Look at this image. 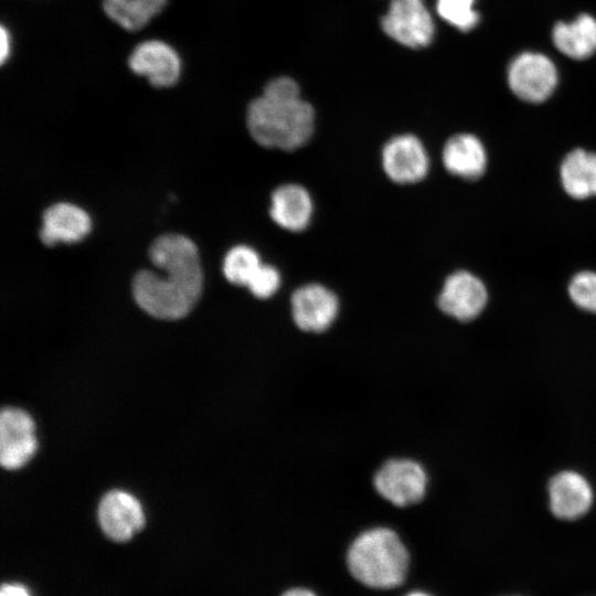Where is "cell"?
Here are the masks:
<instances>
[{
  "label": "cell",
  "instance_id": "cell-1",
  "mask_svg": "<svg viewBox=\"0 0 596 596\" xmlns=\"http://www.w3.org/2000/svg\"><path fill=\"white\" fill-rule=\"evenodd\" d=\"M152 263L163 270L136 274L132 291L136 302L160 319H180L195 305L203 287V273L195 244L187 236L167 234L150 248Z\"/></svg>",
  "mask_w": 596,
  "mask_h": 596
},
{
  "label": "cell",
  "instance_id": "cell-2",
  "mask_svg": "<svg viewBox=\"0 0 596 596\" xmlns=\"http://www.w3.org/2000/svg\"><path fill=\"white\" fill-rule=\"evenodd\" d=\"M247 128L263 147L292 151L306 145L315 129V110L302 100L289 77L270 81L247 109Z\"/></svg>",
  "mask_w": 596,
  "mask_h": 596
},
{
  "label": "cell",
  "instance_id": "cell-3",
  "mask_svg": "<svg viewBox=\"0 0 596 596\" xmlns=\"http://www.w3.org/2000/svg\"><path fill=\"white\" fill-rule=\"evenodd\" d=\"M351 575L361 584L376 589L400 586L407 574L409 555L396 532L373 528L359 534L347 553Z\"/></svg>",
  "mask_w": 596,
  "mask_h": 596
},
{
  "label": "cell",
  "instance_id": "cell-4",
  "mask_svg": "<svg viewBox=\"0 0 596 596\" xmlns=\"http://www.w3.org/2000/svg\"><path fill=\"white\" fill-rule=\"evenodd\" d=\"M507 79L511 92L529 103H542L555 91L557 68L545 54L523 52L509 64Z\"/></svg>",
  "mask_w": 596,
  "mask_h": 596
},
{
  "label": "cell",
  "instance_id": "cell-5",
  "mask_svg": "<svg viewBox=\"0 0 596 596\" xmlns=\"http://www.w3.org/2000/svg\"><path fill=\"white\" fill-rule=\"evenodd\" d=\"M374 488L386 501L396 507L419 502L426 492L427 475L415 460H387L374 476Z\"/></svg>",
  "mask_w": 596,
  "mask_h": 596
},
{
  "label": "cell",
  "instance_id": "cell-6",
  "mask_svg": "<svg viewBox=\"0 0 596 596\" xmlns=\"http://www.w3.org/2000/svg\"><path fill=\"white\" fill-rule=\"evenodd\" d=\"M381 24L390 38L411 49L428 45L434 36V22L423 0H391Z\"/></svg>",
  "mask_w": 596,
  "mask_h": 596
},
{
  "label": "cell",
  "instance_id": "cell-7",
  "mask_svg": "<svg viewBox=\"0 0 596 596\" xmlns=\"http://www.w3.org/2000/svg\"><path fill=\"white\" fill-rule=\"evenodd\" d=\"M382 166L393 182L411 184L426 177L429 160L422 141L414 135L405 134L391 138L384 145Z\"/></svg>",
  "mask_w": 596,
  "mask_h": 596
},
{
  "label": "cell",
  "instance_id": "cell-8",
  "mask_svg": "<svg viewBox=\"0 0 596 596\" xmlns=\"http://www.w3.org/2000/svg\"><path fill=\"white\" fill-rule=\"evenodd\" d=\"M35 427L31 416L8 407L0 415V461L7 469L24 466L36 450Z\"/></svg>",
  "mask_w": 596,
  "mask_h": 596
},
{
  "label": "cell",
  "instance_id": "cell-9",
  "mask_svg": "<svg viewBox=\"0 0 596 596\" xmlns=\"http://www.w3.org/2000/svg\"><path fill=\"white\" fill-rule=\"evenodd\" d=\"M291 313L296 326L307 332H322L336 320L339 300L334 292L319 284H308L291 296Z\"/></svg>",
  "mask_w": 596,
  "mask_h": 596
},
{
  "label": "cell",
  "instance_id": "cell-10",
  "mask_svg": "<svg viewBox=\"0 0 596 596\" xmlns=\"http://www.w3.org/2000/svg\"><path fill=\"white\" fill-rule=\"evenodd\" d=\"M487 299L483 283L471 273L459 270L447 277L437 302L446 315L460 321H469L479 316Z\"/></svg>",
  "mask_w": 596,
  "mask_h": 596
},
{
  "label": "cell",
  "instance_id": "cell-11",
  "mask_svg": "<svg viewBox=\"0 0 596 596\" xmlns=\"http://www.w3.org/2000/svg\"><path fill=\"white\" fill-rule=\"evenodd\" d=\"M98 520L103 532L117 542L131 539L145 524L140 502L121 490H113L104 496L98 507Z\"/></svg>",
  "mask_w": 596,
  "mask_h": 596
},
{
  "label": "cell",
  "instance_id": "cell-12",
  "mask_svg": "<svg viewBox=\"0 0 596 596\" xmlns=\"http://www.w3.org/2000/svg\"><path fill=\"white\" fill-rule=\"evenodd\" d=\"M129 66L157 87L175 84L181 71L177 52L159 40H149L137 45L129 57Z\"/></svg>",
  "mask_w": 596,
  "mask_h": 596
},
{
  "label": "cell",
  "instance_id": "cell-13",
  "mask_svg": "<svg viewBox=\"0 0 596 596\" xmlns=\"http://www.w3.org/2000/svg\"><path fill=\"white\" fill-rule=\"evenodd\" d=\"M550 508L562 520L583 517L593 502V490L588 481L574 471H563L554 476L549 486Z\"/></svg>",
  "mask_w": 596,
  "mask_h": 596
},
{
  "label": "cell",
  "instance_id": "cell-14",
  "mask_svg": "<svg viewBox=\"0 0 596 596\" xmlns=\"http://www.w3.org/2000/svg\"><path fill=\"white\" fill-rule=\"evenodd\" d=\"M89 231L91 219L84 210L71 203H57L44 212L40 238L49 246L58 242L74 243Z\"/></svg>",
  "mask_w": 596,
  "mask_h": 596
},
{
  "label": "cell",
  "instance_id": "cell-15",
  "mask_svg": "<svg viewBox=\"0 0 596 596\" xmlns=\"http://www.w3.org/2000/svg\"><path fill=\"white\" fill-rule=\"evenodd\" d=\"M269 214L285 230L304 231L312 215L310 194L299 184L280 185L272 194Z\"/></svg>",
  "mask_w": 596,
  "mask_h": 596
},
{
  "label": "cell",
  "instance_id": "cell-16",
  "mask_svg": "<svg viewBox=\"0 0 596 596\" xmlns=\"http://www.w3.org/2000/svg\"><path fill=\"white\" fill-rule=\"evenodd\" d=\"M443 162L449 173L467 180H475L480 178L486 170V149L476 136L458 134L445 143Z\"/></svg>",
  "mask_w": 596,
  "mask_h": 596
},
{
  "label": "cell",
  "instance_id": "cell-17",
  "mask_svg": "<svg viewBox=\"0 0 596 596\" xmlns=\"http://www.w3.org/2000/svg\"><path fill=\"white\" fill-rule=\"evenodd\" d=\"M554 46L573 60H586L596 52V19L582 13L572 22H557L552 30Z\"/></svg>",
  "mask_w": 596,
  "mask_h": 596
},
{
  "label": "cell",
  "instance_id": "cell-18",
  "mask_svg": "<svg viewBox=\"0 0 596 596\" xmlns=\"http://www.w3.org/2000/svg\"><path fill=\"white\" fill-rule=\"evenodd\" d=\"M561 181L566 193L575 199L596 195V153L575 149L563 160Z\"/></svg>",
  "mask_w": 596,
  "mask_h": 596
},
{
  "label": "cell",
  "instance_id": "cell-19",
  "mask_svg": "<svg viewBox=\"0 0 596 596\" xmlns=\"http://www.w3.org/2000/svg\"><path fill=\"white\" fill-rule=\"evenodd\" d=\"M164 4L166 0H103L105 13L129 31L146 25Z\"/></svg>",
  "mask_w": 596,
  "mask_h": 596
},
{
  "label": "cell",
  "instance_id": "cell-20",
  "mask_svg": "<svg viewBox=\"0 0 596 596\" xmlns=\"http://www.w3.org/2000/svg\"><path fill=\"white\" fill-rule=\"evenodd\" d=\"M260 265L256 251L245 245H238L226 254L223 262V273L230 283L247 286Z\"/></svg>",
  "mask_w": 596,
  "mask_h": 596
},
{
  "label": "cell",
  "instance_id": "cell-21",
  "mask_svg": "<svg viewBox=\"0 0 596 596\" xmlns=\"http://www.w3.org/2000/svg\"><path fill=\"white\" fill-rule=\"evenodd\" d=\"M473 4L475 0H437L436 10L446 22L462 32H468L480 21Z\"/></svg>",
  "mask_w": 596,
  "mask_h": 596
},
{
  "label": "cell",
  "instance_id": "cell-22",
  "mask_svg": "<svg viewBox=\"0 0 596 596\" xmlns=\"http://www.w3.org/2000/svg\"><path fill=\"white\" fill-rule=\"evenodd\" d=\"M568 294L576 306L596 313V273L576 274L570 283Z\"/></svg>",
  "mask_w": 596,
  "mask_h": 596
},
{
  "label": "cell",
  "instance_id": "cell-23",
  "mask_svg": "<svg viewBox=\"0 0 596 596\" xmlns=\"http://www.w3.org/2000/svg\"><path fill=\"white\" fill-rule=\"evenodd\" d=\"M280 281V274L275 267L262 264L246 287L255 297L267 299L278 290Z\"/></svg>",
  "mask_w": 596,
  "mask_h": 596
},
{
  "label": "cell",
  "instance_id": "cell-24",
  "mask_svg": "<svg viewBox=\"0 0 596 596\" xmlns=\"http://www.w3.org/2000/svg\"><path fill=\"white\" fill-rule=\"evenodd\" d=\"M0 596H31L29 592L19 584H3Z\"/></svg>",
  "mask_w": 596,
  "mask_h": 596
},
{
  "label": "cell",
  "instance_id": "cell-25",
  "mask_svg": "<svg viewBox=\"0 0 596 596\" xmlns=\"http://www.w3.org/2000/svg\"><path fill=\"white\" fill-rule=\"evenodd\" d=\"M1 47H0V61L4 63L10 54V34L7 29L1 26Z\"/></svg>",
  "mask_w": 596,
  "mask_h": 596
},
{
  "label": "cell",
  "instance_id": "cell-26",
  "mask_svg": "<svg viewBox=\"0 0 596 596\" xmlns=\"http://www.w3.org/2000/svg\"><path fill=\"white\" fill-rule=\"evenodd\" d=\"M281 596H317L312 590L302 587H296L286 590Z\"/></svg>",
  "mask_w": 596,
  "mask_h": 596
},
{
  "label": "cell",
  "instance_id": "cell-27",
  "mask_svg": "<svg viewBox=\"0 0 596 596\" xmlns=\"http://www.w3.org/2000/svg\"><path fill=\"white\" fill-rule=\"evenodd\" d=\"M406 596H430V595L424 592H412Z\"/></svg>",
  "mask_w": 596,
  "mask_h": 596
}]
</instances>
